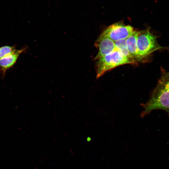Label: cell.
Masks as SVG:
<instances>
[{"label":"cell","instance_id":"6da1fadb","mask_svg":"<svg viewBox=\"0 0 169 169\" xmlns=\"http://www.w3.org/2000/svg\"><path fill=\"white\" fill-rule=\"evenodd\" d=\"M157 37L148 28L138 31L137 44L138 54L141 62H147L151 54L157 50L168 49L162 47L158 44Z\"/></svg>","mask_w":169,"mask_h":169},{"label":"cell","instance_id":"7a4b0ae2","mask_svg":"<svg viewBox=\"0 0 169 169\" xmlns=\"http://www.w3.org/2000/svg\"><path fill=\"white\" fill-rule=\"evenodd\" d=\"M143 110L141 115L142 117L156 109L164 110L169 115V90L158 82L150 98L143 105Z\"/></svg>","mask_w":169,"mask_h":169},{"label":"cell","instance_id":"3957f363","mask_svg":"<svg viewBox=\"0 0 169 169\" xmlns=\"http://www.w3.org/2000/svg\"><path fill=\"white\" fill-rule=\"evenodd\" d=\"M95 65L97 78L103 75L107 71L117 67L131 64L128 60L116 48L109 54L97 59Z\"/></svg>","mask_w":169,"mask_h":169},{"label":"cell","instance_id":"277c9868","mask_svg":"<svg viewBox=\"0 0 169 169\" xmlns=\"http://www.w3.org/2000/svg\"><path fill=\"white\" fill-rule=\"evenodd\" d=\"M134 30L131 26L125 25L122 22H119L108 26L101 34L115 41L127 38Z\"/></svg>","mask_w":169,"mask_h":169},{"label":"cell","instance_id":"5b68a950","mask_svg":"<svg viewBox=\"0 0 169 169\" xmlns=\"http://www.w3.org/2000/svg\"><path fill=\"white\" fill-rule=\"evenodd\" d=\"M95 44L98 49L97 54L94 59L95 60L109 54L116 48L114 41L101 33Z\"/></svg>","mask_w":169,"mask_h":169},{"label":"cell","instance_id":"8992f818","mask_svg":"<svg viewBox=\"0 0 169 169\" xmlns=\"http://www.w3.org/2000/svg\"><path fill=\"white\" fill-rule=\"evenodd\" d=\"M26 49L24 48L16 49L12 53L0 59V70L3 77L4 76L6 71L15 64L20 54Z\"/></svg>","mask_w":169,"mask_h":169},{"label":"cell","instance_id":"52a82bcc","mask_svg":"<svg viewBox=\"0 0 169 169\" xmlns=\"http://www.w3.org/2000/svg\"><path fill=\"white\" fill-rule=\"evenodd\" d=\"M138 31L134 30L126 38V44L128 51L136 64L140 62L137 51V39Z\"/></svg>","mask_w":169,"mask_h":169},{"label":"cell","instance_id":"ba28073f","mask_svg":"<svg viewBox=\"0 0 169 169\" xmlns=\"http://www.w3.org/2000/svg\"><path fill=\"white\" fill-rule=\"evenodd\" d=\"M116 48L118 49L130 62L131 64H136L127 49L126 39L119 40L114 41Z\"/></svg>","mask_w":169,"mask_h":169},{"label":"cell","instance_id":"9c48e42d","mask_svg":"<svg viewBox=\"0 0 169 169\" xmlns=\"http://www.w3.org/2000/svg\"><path fill=\"white\" fill-rule=\"evenodd\" d=\"M160 78L158 83L161 84L169 90V71L162 69Z\"/></svg>","mask_w":169,"mask_h":169},{"label":"cell","instance_id":"30bf717a","mask_svg":"<svg viewBox=\"0 0 169 169\" xmlns=\"http://www.w3.org/2000/svg\"><path fill=\"white\" fill-rule=\"evenodd\" d=\"M16 50L14 46L5 45L0 47V59L12 53Z\"/></svg>","mask_w":169,"mask_h":169},{"label":"cell","instance_id":"8fae6325","mask_svg":"<svg viewBox=\"0 0 169 169\" xmlns=\"http://www.w3.org/2000/svg\"></svg>","mask_w":169,"mask_h":169}]
</instances>
